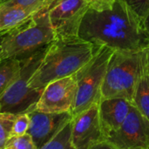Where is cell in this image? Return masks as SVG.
<instances>
[{
	"label": "cell",
	"mask_w": 149,
	"mask_h": 149,
	"mask_svg": "<svg viewBox=\"0 0 149 149\" xmlns=\"http://www.w3.org/2000/svg\"><path fill=\"white\" fill-rule=\"evenodd\" d=\"M3 1H5V0H0V3H2V2H3Z\"/></svg>",
	"instance_id": "obj_27"
},
{
	"label": "cell",
	"mask_w": 149,
	"mask_h": 149,
	"mask_svg": "<svg viewBox=\"0 0 149 149\" xmlns=\"http://www.w3.org/2000/svg\"><path fill=\"white\" fill-rule=\"evenodd\" d=\"M21 69V61L17 58L0 60V95L17 77Z\"/></svg>",
	"instance_id": "obj_15"
},
{
	"label": "cell",
	"mask_w": 149,
	"mask_h": 149,
	"mask_svg": "<svg viewBox=\"0 0 149 149\" xmlns=\"http://www.w3.org/2000/svg\"><path fill=\"white\" fill-rule=\"evenodd\" d=\"M43 9L45 8L26 9L15 6H0V37L5 36L7 33L27 23Z\"/></svg>",
	"instance_id": "obj_13"
},
{
	"label": "cell",
	"mask_w": 149,
	"mask_h": 149,
	"mask_svg": "<svg viewBox=\"0 0 149 149\" xmlns=\"http://www.w3.org/2000/svg\"><path fill=\"white\" fill-rule=\"evenodd\" d=\"M53 1H54V0H46V3H47L48 5H50Z\"/></svg>",
	"instance_id": "obj_25"
},
{
	"label": "cell",
	"mask_w": 149,
	"mask_h": 149,
	"mask_svg": "<svg viewBox=\"0 0 149 149\" xmlns=\"http://www.w3.org/2000/svg\"><path fill=\"white\" fill-rule=\"evenodd\" d=\"M106 141L117 149H148L149 120L133 106L122 125Z\"/></svg>",
	"instance_id": "obj_9"
},
{
	"label": "cell",
	"mask_w": 149,
	"mask_h": 149,
	"mask_svg": "<svg viewBox=\"0 0 149 149\" xmlns=\"http://www.w3.org/2000/svg\"><path fill=\"white\" fill-rule=\"evenodd\" d=\"M148 149H149V147H148Z\"/></svg>",
	"instance_id": "obj_28"
},
{
	"label": "cell",
	"mask_w": 149,
	"mask_h": 149,
	"mask_svg": "<svg viewBox=\"0 0 149 149\" xmlns=\"http://www.w3.org/2000/svg\"><path fill=\"white\" fill-rule=\"evenodd\" d=\"M77 92L74 75L50 82L43 89L35 109L46 113H64L72 110Z\"/></svg>",
	"instance_id": "obj_8"
},
{
	"label": "cell",
	"mask_w": 149,
	"mask_h": 149,
	"mask_svg": "<svg viewBox=\"0 0 149 149\" xmlns=\"http://www.w3.org/2000/svg\"><path fill=\"white\" fill-rule=\"evenodd\" d=\"M132 107V102L123 98L100 100L99 102V114L106 140L122 125Z\"/></svg>",
	"instance_id": "obj_12"
},
{
	"label": "cell",
	"mask_w": 149,
	"mask_h": 149,
	"mask_svg": "<svg viewBox=\"0 0 149 149\" xmlns=\"http://www.w3.org/2000/svg\"><path fill=\"white\" fill-rule=\"evenodd\" d=\"M72 120L67 122L58 134L39 149H76L71 140Z\"/></svg>",
	"instance_id": "obj_16"
},
{
	"label": "cell",
	"mask_w": 149,
	"mask_h": 149,
	"mask_svg": "<svg viewBox=\"0 0 149 149\" xmlns=\"http://www.w3.org/2000/svg\"><path fill=\"white\" fill-rule=\"evenodd\" d=\"M78 36L95 45L114 51H138L149 47L143 19L124 0H116L105 10L89 8L81 19Z\"/></svg>",
	"instance_id": "obj_1"
},
{
	"label": "cell",
	"mask_w": 149,
	"mask_h": 149,
	"mask_svg": "<svg viewBox=\"0 0 149 149\" xmlns=\"http://www.w3.org/2000/svg\"><path fill=\"white\" fill-rule=\"evenodd\" d=\"M16 115L10 113H0V149L4 148L10 139V131Z\"/></svg>",
	"instance_id": "obj_17"
},
{
	"label": "cell",
	"mask_w": 149,
	"mask_h": 149,
	"mask_svg": "<svg viewBox=\"0 0 149 149\" xmlns=\"http://www.w3.org/2000/svg\"><path fill=\"white\" fill-rule=\"evenodd\" d=\"M88 9L87 0H54L49 5L47 13L55 38L78 36L81 19Z\"/></svg>",
	"instance_id": "obj_7"
},
{
	"label": "cell",
	"mask_w": 149,
	"mask_h": 149,
	"mask_svg": "<svg viewBox=\"0 0 149 149\" xmlns=\"http://www.w3.org/2000/svg\"><path fill=\"white\" fill-rule=\"evenodd\" d=\"M72 144L76 149H89L106 141L99 114V104L72 117Z\"/></svg>",
	"instance_id": "obj_10"
},
{
	"label": "cell",
	"mask_w": 149,
	"mask_h": 149,
	"mask_svg": "<svg viewBox=\"0 0 149 149\" xmlns=\"http://www.w3.org/2000/svg\"><path fill=\"white\" fill-rule=\"evenodd\" d=\"M30 127V116L28 112L16 115L10 131V138L19 137L26 134Z\"/></svg>",
	"instance_id": "obj_18"
},
{
	"label": "cell",
	"mask_w": 149,
	"mask_h": 149,
	"mask_svg": "<svg viewBox=\"0 0 149 149\" xmlns=\"http://www.w3.org/2000/svg\"><path fill=\"white\" fill-rule=\"evenodd\" d=\"M149 63V47L138 51H114L107 65L101 99L123 98L133 101L137 83Z\"/></svg>",
	"instance_id": "obj_3"
},
{
	"label": "cell",
	"mask_w": 149,
	"mask_h": 149,
	"mask_svg": "<svg viewBox=\"0 0 149 149\" xmlns=\"http://www.w3.org/2000/svg\"><path fill=\"white\" fill-rule=\"evenodd\" d=\"M132 104L149 120V63L137 83Z\"/></svg>",
	"instance_id": "obj_14"
},
{
	"label": "cell",
	"mask_w": 149,
	"mask_h": 149,
	"mask_svg": "<svg viewBox=\"0 0 149 149\" xmlns=\"http://www.w3.org/2000/svg\"><path fill=\"white\" fill-rule=\"evenodd\" d=\"M143 23H144V27H145V30L148 33V35L149 36V12L148 14L147 15V17L144 18L143 20Z\"/></svg>",
	"instance_id": "obj_24"
},
{
	"label": "cell",
	"mask_w": 149,
	"mask_h": 149,
	"mask_svg": "<svg viewBox=\"0 0 149 149\" xmlns=\"http://www.w3.org/2000/svg\"><path fill=\"white\" fill-rule=\"evenodd\" d=\"M3 40V37H0V52H1V43ZM0 60H1V57H0Z\"/></svg>",
	"instance_id": "obj_26"
},
{
	"label": "cell",
	"mask_w": 149,
	"mask_h": 149,
	"mask_svg": "<svg viewBox=\"0 0 149 149\" xmlns=\"http://www.w3.org/2000/svg\"><path fill=\"white\" fill-rule=\"evenodd\" d=\"M89 3V8L95 10H109L113 7L116 0H87Z\"/></svg>",
	"instance_id": "obj_22"
},
{
	"label": "cell",
	"mask_w": 149,
	"mask_h": 149,
	"mask_svg": "<svg viewBox=\"0 0 149 149\" xmlns=\"http://www.w3.org/2000/svg\"><path fill=\"white\" fill-rule=\"evenodd\" d=\"M113 52V49L101 45L93 58L74 74L77 92L71 112L72 117L100 101L104 78Z\"/></svg>",
	"instance_id": "obj_5"
},
{
	"label": "cell",
	"mask_w": 149,
	"mask_h": 149,
	"mask_svg": "<svg viewBox=\"0 0 149 149\" xmlns=\"http://www.w3.org/2000/svg\"><path fill=\"white\" fill-rule=\"evenodd\" d=\"M100 47L79 36L56 38L47 45L38 67L30 79V87L42 92L50 82L74 75L93 58Z\"/></svg>",
	"instance_id": "obj_2"
},
{
	"label": "cell",
	"mask_w": 149,
	"mask_h": 149,
	"mask_svg": "<svg viewBox=\"0 0 149 149\" xmlns=\"http://www.w3.org/2000/svg\"><path fill=\"white\" fill-rule=\"evenodd\" d=\"M47 9L38 12L31 20L3 37L1 59H23L45 48L55 39Z\"/></svg>",
	"instance_id": "obj_4"
},
{
	"label": "cell",
	"mask_w": 149,
	"mask_h": 149,
	"mask_svg": "<svg viewBox=\"0 0 149 149\" xmlns=\"http://www.w3.org/2000/svg\"><path fill=\"white\" fill-rule=\"evenodd\" d=\"M3 149H38L31 135L26 134L19 137L10 138Z\"/></svg>",
	"instance_id": "obj_20"
},
{
	"label": "cell",
	"mask_w": 149,
	"mask_h": 149,
	"mask_svg": "<svg viewBox=\"0 0 149 149\" xmlns=\"http://www.w3.org/2000/svg\"><path fill=\"white\" fill-rule=\"evenodd\" d=\"M89 149H117L113 145H112L110 142H108L107 141H104L102 142H100L94 146H93L92 148Z\"/></svg>",
	"instance_id": "obj_23"
},
{
	"label": "cell",
	"mask_w": 149,
	"mask_h": 149,
	"mask_svg": "<svg viewBox=\"0 0 149 149\" xmlns=\"http://www.w3.org/2000/svg\"><path fill=\"white\" fill-rule=\"evenodd\" d=\"M0 6L21 7L26 9H41L49 7L46 0H5L0 3Z\"/></svg>",
	"instance_id": "obj_19"
},
{
	"label": "cell",
	"mask_w": 149,
	"mask_h": 149,
	"mask_svg": "<svg viewBox=\"0 0 149 149\" xmlns=\"http://www.w3.org/2000/svg\"><path fill=\"white\" fill-rule=\"evenodd\" d=\"M127 4L144 20L149 12V0H124Z\"/></svg>",
	"instance_id": "obj_21"
},
{
	"label": "cell",
	"mask_w": 149,
	"mask_h": 149,
	"mask_svg": "<svg viewBox=\"0 0 149 149\" xmlns=\"http://www.w3.org/2000/svg\"><path fill=\"white\" fill-rule=\"evenodd\" d=\"M27 112L30 116V127L27 134L31 135L38 149L51 141L67 122L72 120L70 113H41L35 109V106Z\"/></svg>",
	"instance_id": "obj_11"
},
{
	"label": "cell",
	"mask_w": 149,
	"mask_h": 149,
	"mask_svg": "<svg viewBox=\"0 0 149 149\" xmlns=\"http://www.w3.org/2000/svg\"><path fill=\"white\" fill-rule=\"evenodd\" d=\"M46 47L20 60L19 74L0 95V113L18 114L35 106L42 92L31 88L29 81L38 67Z\"/></svg>",
	"instance_id": "obj_6"
}]
</instances>
